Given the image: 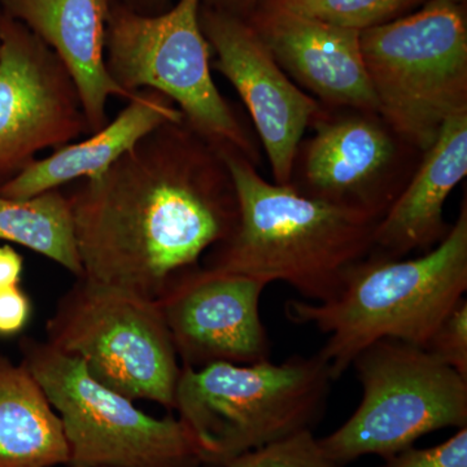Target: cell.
Here are the masks:
<instances>
[{
    "label": "cell",
    "instance_id": "cell-25",
    "mask_svg": "<svg viewBox=\"0 0 467 467\" xmlns=\"http://www.w3.org/2000/svg\"><path fill=\"white\" fill-rule=\"evenodd\" d=\"M24 259L11 245H0V291L20 285Z\"/></svg>",
    "mask_w": 467,
    "mask_h": 467
},
{
    "label": "cell",
    "instance_id": "cell-16",
    "mask_svg": "<svg viewBox=\"0 0 467 467\" xmlns=\"http://www.w3.org/2000/svg\"><path fill=\"white\" fill-rule=\"evenodd\" d=\"M467 175V110L450 117L407 186L377 223L371 254L402 259L432 250L450 233L445 202Z\"/></svg>",
    "mask_w": 467,
    "mask_h": 467
},
{
    "label": "cell",
    "instance_id": "cell-5",
    "mask_svg": "<svg viewBox=\"0 0 467 467\" xmlns=\"http://www.w3.org/2000/svg\"><path fill=\"white\" fill-rule=\"evenodd\" d=\"M378 115L423 153L450 117L467 110V5L429 0L407 16L362 30Z\"/></svg>",
    "mask_w": 467,
    "mask_h": 467
},
{
    "label": "cell",
    "instance_id": "cell-2",
    "mask_svg": "<svg viewBox=\"0 0 467 467\" xmlns=\"http://www.w3.org/2000/svg\"><path fill=\"white\" fill-rule=\"evenodd\" d=\"M220 152L235 186L239 223L202 265L266 285L284 282L312 303L333 299L349 270L373 252L379 220L267 182L241 153Z\"/></svg>",
    "mask_w": 467,
    "mask_h": 467
},
{
    "label": "cell",
    "instance_id": "cell-10",
    "mask_svg": "<svg viewBox=\"0 0 467 467\" xmlns=\"http://www.w3.org/2000/svg\"><path fill=\"white\" fill-rule=\"evenodd\" d=\"M88 135L81 99L54 51L0 12V184L46 150Z\"/></svg>",
    "mask_w": 467,
    "mask_h": 467
},
{
    "label": "cell",
    "instance_id": "cell-19",
    "mask_svg": "<svg viewBox=\"0 0 467 467\" xmlns=\"http://www.w3.org/2000/svg\"><path fill=\"white\" fill-rule=\"evenodd\" d=\"M0 241L36 252L76 278L82 275L72 205L60 189L24 201L0 196Z\"/></svg>",
    "mask_w": 467,
    "mask_h": 467
},
{
    "label": "cell",
    "instance_id": "cell-13",
    "mask_svg": "<svg viewBox=\"0 0 467 467\" xmlns=\"http://www.w3.org/2000/svg\"><path fill=\"white\" fill-rule=\"evenodd\" d=\"M201 26L214 67L250 112L275 183H290L304 134L325 106L285 75L247 21L202 5Z\"/></svg>",
    "mask_w": 467,
    "mask_h": 467
},
{
    "label": "cell",
    "instance_id": "cell-8",
    "mask_svg": "<svg viewBox=\"0 0 467 467\" xmlns=\"http://www.w3.org/2000/svg\"><path fill=\"white\" fill-rule=\"evenodd\" d=\"M20 350L60 417L67 467H204L180 418L144 413L46 340L24 337Z\"/></svg>",
    "mask_w": 467,
    "mask_h": 467
},
{
    "label": "cell",
    "instance_id": "cell-17",
    "mask_svg": "<svg viewBox=\"0 0 467 467\" xmlns=\"http://www.w3.org/2000/svg\"><path fill=\"white\" fill-rule=\"evenodd\" d=\"M183 119L182 112L165 95L149 88L137 91L113 121L82 142L67 144L50 156L36 159L26 171L0 184V196L24 201L73 181L95 177L134 149L150 131Z\"/></svg>",
    "mask_w": 467,
    "mask_h": 467
},
{
    "label": "cell",
    "instance_id": "cell-15",
    "mask_svg": "<svg viewBox=\"0 0 467 467\" xmlns=\"http://www.w3.org/2000/svg\"><path fill=\"white\" fill-rule=\"evenodd\" d=\"M112 0H0V12L36 34L60 58L81 99L88 135L109 124V100L135 94L117 85L106 64Z\"/></svg>",
    "mask_w": 467,
    "mask_h": 467
},
{
    "label": "cell",
    "instance_id": "cell-28",
    "mask_svg": "<svg viewBox=\"0 0 467 467\" xmlns=\"http://www.w3.org/2000/svg\"><path fill=\"white\" fill-rule=\"evenodd\" d=\"M451 2L460 3V5H467V0H451Z\"/></svg>",
    "mask_w": 467,
    "mask_h": 467
},
{
    "label": "cell",
    "instance_id": "cell-26",
    "mask_svg": "<svg viewBox=\"0 0 467 467\" xmlns=\"http://www.w3.org/2000/svg\"><path fill=\"white\" fill-rule=\"evenodd\" d=\"M259 2L260 0H202V5L245 20Z\"/></svg>",
    "mask_w": 467,
    "mask_h": 467
},
{
    "label": "cell",
    "instance_id": "cell-6",
    "mask_svg": "<svg viewBox=\"0 0 467 467\" xmlns=\"http://www.w3.org/2000/svg\"><path fill=\"white\" fill-rule=\"evenodd\" d=\"M201 7L202 0H178L162 14L144 16L112 0L106 30L107 69L131 94L149 88L165 95L205 140L257 165L256 140L212 77Z\"/></svg>",
    "mask_w": 467,
    "mask_h": 467
},
{
    "label": "cell",
    "instance_id": "cell-24",
    "mask_svg": "<svg viewBox=\"0 0 467 467\" xmlns=\"http://www.w3.org/2000/svg\"><path fill=\"white\" fill-rule=\"evenodd\" d=\"M32 315V303L20 287L0 291V337H14L26 327Z\"/></svg>",
    "mask_w": 467,
    "mask_h": 467
},
{
    "label": "cell",
    "instance_id": "cell-11",
    "mask_svg": "<svg viewBox=\"0 0 467 467\" xmlns=\"http://www.w3.org/2000/svg\"><path fill=\"white\" fill-rule=\"evenodd\" d=\"M326 109L312 124L315 134L300 143L291 184L318 201L367 212L380 220L414 171L409 146L384 122L365 110Z\"/></svg>",
    "mask_w": 467,
    "mask_h": 467
},
{
    "label": "cell",
    "instance_id": "cell-23",
    "mask_svg": "<svg viewBox=\"0 0 467 467\" xmlns=\"http://www.w3.org/2000/svg\"><path fill=\"white\" fill-rule=\"evenodd\" d=\"M380 467H467V427L436 447L399 451Z\"/></svg>",
    "mask_w": 467,
    "mask_h": 467
},
{
    "label": "cell",
    "instance_id": "cell-20",
    "mask_svg": "<svg viewBox=\"0 0 467 467\" xmlns=\"http://www.w3.org/2000/svg\"><path fill=\"white\" fill-rule=\"evenodd\" d=\"M429 0H260L333 26L362 32L417 11Z\"/></svg>",
    "mask_w": 467,
    "mask_h": 467
},
{
    "label": "cell",
    "instance_id": "cell-14",
    "mask_svg": "<svg viewBox=\"0 0 467 467\" xmlns=\"http://www.w3.org/2000/svg\"><path fill=\"white\" fill-rule=\"evenodd\" d=\"M279 67L326 109L378 113L358 30L260 3L245 18Z\"/></svg>",
    "mask_w": 467,
    "mask_h": 467
},
{
    "label": "cell",
    "instance_id": "cell-7",
    "mask_svg": "<svg viewBox=\"0 0 467 467\" xmlns=\"http://www.w3.org/2000/svg\"><path fill=\"white\" fill-rule=\"evenodd\" d=\"M362 400L333 434L318 439L337 465L384 460L438 430L467 427V378L430 350L399 340L371 344L353 359Z\"/></svg>",
    "mask_w": 467,
    "mask_h": 467
},
{
    "label": "cell",
    "instance_id": "cell-4",
    "mask_svg": "<svg viewBox=\"0 0 467 467\" xmlns=\"http://www.w3.org/2000/svg\"><path fill=\"white\" fill-rule=\"evenodd\" d=\"M174 409L204 467H226L247 451L317 425L330 395V368L316 353L252 365L181 367Z\"/></svg>",
    "mask_w": 467,
    "mask_h": 467
},
{
    "label": "cell",
    "instance_id": "cell-18",
    "mask_svg": "<svg viewBox=\"0 0 467 467\" xmlns=\"http://www.w3.org/2000/svg\"><path fill=\"white\" fill-rule=\"evenodd\" d=\"M60 417L30 373L0 356V467L67 463Z\"/></svg>",
    "mask_w": 467,
    "mask_h": 467
},
{
    "label": "cell",
    "instance_id": "cell-3",
    "mask_svg": "<svg viewBox=\"0 0 467 467\" xmlns=\"http://www.w3.org/2000/svg\"><path fill=\"white\" fill-rule=\"evenodd\" d=\"M467 291V202L450 233L416 259L371 254L349 270L339 292L325 303L290 300L294 324L327 335L318 355L334 380L371 344L399 340L427 348L441 322Z\"/></svg>",
    "mask_w": 467,
    "mask_h": 467
},
{
    "label": "cell",
    "instance_id": "cell-9",
    "mask_svg": "<svg viewBox=\"0 0 467 467\" xmlns=\"http://www.w3.org/2000/svg\"><path fill=\"white\" fill-rule=\"evenodd\" d=\"M46 342L107 389L173 410L182 368L156 301L76 278L46 324Z\"/></svg>",
    "mask_w": 467,
    "mask_h": 467
},
{
    "label": "cell",
    "instance_id": "cell-21",
    "mask_svg": "<svg viewBox=\"0 0 467 467\" xmlns=\"http://www.w3.org/2000/svg\"><path fill=\"white\" fill-rule=\"evenodd\" d=\"M226 467H342L326 456L312 430L247 451Z\"/></svg>",
    "mask_w": 467,
    "mask_h": 467
},
{
    "label": "cell",
    "instance_id": "cell-27",
    "mask_svg": "<svg viewBox=\"0 0 467 467\" xmlns=\"http://www.w3.org/2000/svg\"><path fill=\"white\" fill-rule=\"evenodd\" d=\"M119 3L144 16H155L171 8V0H119Z\"/></svg>",
    "mask_w": 467,
    "mask_h": 467
},
{
    "label": "cell",
    "instance_id": "cell-1",
    "mask_svg": "<svg viewBox=\"0 0 467 467\" xmlns=\"http://www.w3.org/2000/svg\"><path fill=\"white\" fill-rule=\"evenodd\" d=\"M82 275L158 301L171 279L201 265L239 223L220 150L186 122L150 131L103 173L67 193Z\"/></svg>",
    "mask_w": 467,
    "mask_h": 467
},
{
    "label": "cell",
    "instance_id": "cell-22",
    "mask_svg": "<svg viewBox=\"0 0 467 467\" xmlns=\"http://www.w3.org/2000/svg\"><path fill=\"white\" fill-rule=\"evenodd\" d=\"M427 350L448 367L467 378V300L454 306L448 317L441 322Z\"/></svg>",
    "mask_w": 467,
    "mask_h": 467
},
{
    "label": "cell",
    "instance_id": "cell-12",
    "mask_svg": "<svg viewBox=\"0 0 467 467\" xmlns=\"http://www.w3.org/2000/svg\"><path fill=\"white\" fill-rule=\"evenodd\" d=\"M266 285L260 279L202 264L174 276L156 303L181 367L252 365L269 359L270 340L260 317Z\"/></svg>",
    "mask_w": 467,
    "mask_h": 467
}]
</instances>
